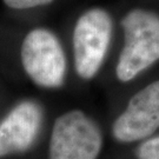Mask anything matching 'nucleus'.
Segmentation results:
<instances>
[{"label":"nucleus","mask_w":159,"mask_h":159,"mask_svg":"<svg viewBox=\"0 0 159 159\" xmlns=\"http://www.w3.org/2000/svg\"><path fill=\"white\" fill-rule=\"evenodd\" d=\"M159 129V80L138 91L113 124V136L121 143L142 140Z\"/></svg>","instance_id":"obj_5"},{"label":"nucleus","mask_w":159,"mask_h":159,"mask_svg":"<svg viewBox=\"0 0 159 159\" xmlns=\"http://www.w3.org/2000/svg\"><path fill=\"white\" fill-rule=\"evenodd\" d=\"M53 0H4L6 5L16 10H25V8H33L38 6H44L52 2Z\"/></svg>","instance_id":"obj_8"},{"label":"nucleus","mask_w":159,"mask_h":159,"mask_svg":"<svg viewBox=\"0 0 159 159\" xmlns=\"http://www.w3.org/2000/svg\"><path fill=\"white\" fill-rule=\"evenodd\" d=\"M25 72L38 86L54 89L63 85L66 58L58 38L46 29L32 30L21 45Z\"/></svg>","instance_id":"obj_4"},{"label":"nucleus","mask_w":159,"mask_h":159,"mask_svg":"<svg viewBox=\"0 0 159 159\" xmlns=\"http://www.w3.org/2000/svg\"><path fill=\"white\" fill-rule=\"evenodd\" d=\"M43 121L39 104L32 100L19 102L0 121V158L21 153L33 145Z\"/></svg>","instance_id":"obj_6"},{"label":"nucleus","mask_w":159,"mask_h":159,"mask_svg":"<svg viewBox=\"0 0 159 159\" xmlns=\"http://www.w3.org/2000/svg\"><path fill=\"white\" fill-rule=\"evenodd\" d=\"M102 132L84 112L74 110L58 117L50 140L48 159H97Z\"/></svg>","instance_id":"obj_3"},{"label":"nucleus","mask_w":159,"mask_h":159,"mask_svg":"<svg viewBox=\"0 0 159 159\" xmlns=\"http://www.w3.org/2000/svg\"><path fill=\"white\" fill-rule=\"evenodd\" d=\"M138 159H159V136L148 139L138 148Z\"/></svg>","instance_id":"obj_7"},{"label":"nucleus","mask_w":159,"mask_h":159,"mask_svg":"<svg viewBox=\"0 0 159 159\" xmlns=\"http://www.w3.org/2000/svg\"><path fill=\"white\" fill-rule=\"evenodd\" d=\"M112 34V19L102 8L86 11L74 26V66L79 77L91 79L100 70Z\"/></svg>","instance_id":"obj_2"},{"label":"nucleus","mask_w":159,"mask_h":159,"mask_svg":"<svg viewBox=\"0 0 159 159\" xmlns=\"http://www.w3.org/2000/svg\"><path fill=\"white\" fill-rule=\"evenodd\" d=\"M125 44L116 66L117 78L127 83L159 60V16L136 8L121 20Z\"/></svg>","instance_id":"obj_1"}]
</instances>
